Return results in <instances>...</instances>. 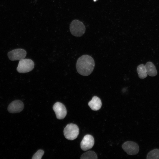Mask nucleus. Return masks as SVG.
I'll return each instance as SVG.
<instances>
[{
    "label": "nucleus",
    "instance_id": "nucleus-1",
    "mask_svg": "<svg viewBox=\"0 0 159 159\" xmlns=\"http://www.w3.org/2000/svg\"><path fill=\"white\" fill-rule=\"evenodd\" d=\"M95 66V61L90 56L84 55L79 57L76 64L78 72L82 76H87L93 72Z\"/></svg>",
    "mask_w": 159,
    "mask_h": 159
},
{
    "label": "nucleus",
    "instance_id": "nucleus-2",
    "mask_svg": "<svg viewBox=\"0 0 159 159\" xmlns=\"http://www.w3.org/2000/svg\"><path fill=\"white\" fill-rule=\"evenodd\" d=\"M69 29L72 34L77 37H81L85 31L84 24L81 21L77 19L72 21L70 25Z\"/></svg>",
    "mask_w": 159,
    "mask_h": 159
},
{
    "label": "nucleus",
    "instance_id": "nucleus-3",
    "mask_svg": "<svg viewBox=\"0 0 159 159\" xmlns=\"http://www.w3.org/2000/svg\"><path fill=\"white\" fill-rule=\"evenodd\" d=\"M64 134L68 140H73L77 138L79 132V128L76 124L70 123L67 124L64 130Z\"/></svg>",
    "mask_w": 159,
    "mask_h": 159
},
{
    "label": "nucleus",
    "instance_id": "nucleus-4",
    "mask_svg": "<svg viewBox=\"0 0 159 159\" xmlns=\"http://www.w3.org/2000/svg\"><path fill=\"white\" fill-rule=\"evenodd\" d=\"M33 61L29 59H23L19 60L16 70L19 73H24L31 71L34 68Z\"/></svg>",
    "mask_w": 159,
    "mask_h": 159
},
{
    "label": "nucleus",
    "instance_id": "nucleus-5",
    "mask_svg": "<svg viewBox=\"0 0 159 159\" xmlns=\"http://www.w3.org/2000/svg\"><path fill=\"white\" fill-rule=\"evenodd\" d=\"M122 148L127 154L134 155L138 153L139 151V147L135 142L127 141L122 145Z\"/></svg>",
    "mask_w": 159,
    "mask_h": 159
},
{
    "label": "nucleus",
    "instance_id": "nucleus-6",
    "mask_svg": "<svg viewBox=\"0 0 159 159\" xmlns=\"http://www.w3.org/2000/svg\"><path fill=\"white\" fill-rule=\"evenodd\" d=\"M26 54V51L22 49H14L7 54L9 59L12 61L20 60L24 58Z\"/></svg>",
    "mask_w": 159,
    "mask_h": 159
},
{
    "label": "nucleus",
    "instance_id": "nucleus-7",
    "mask_svg": "<svg viewBox=\"0 0 159 159\" xmlns=\"http://www.w3.org/2000/svg\"><path fill=\"white\" fill-rule=\"evenodd\" d=\"M57 118L59 119H62L66 116L67 111L65 106L62 103L57 102L53 107Z\"/></svg>",
    "mask_w": 159,
    "mask_h": 159
},
{
    "label": "nucleus",
    "instance_id": "nucleus-8",
    "mask_svg": "<svg viewBox=\"0 0 159 159\" xmlns=\"http://www.w3.org/2000/svg\"><path fill=\"white\" fill-rule=\"evenodd\" d=\"M24 105L20 100H16L13 101L9 105L7 110L11 113H18L21 112L23 109Z\"/></svg>",
    "mask_w": 159,
    "mask_h": 159
},
{
    "label": "nucleus",
    "instance_id": "nucleus-9",
    "mask_svg": "<svg viewBox=\"0 0 159 159\" xmlns=\"http://www.w3.org/2000/svg\"><path fill=\"white\" fill-rule=\"evenodd\" d=\"M93 137L90 135H87L83 138L80 143L81 149L86 151L92 148L94 144Z\"/></svg>",
    "mask_w": 159,
    "mask_h": 159
},
{
    "label": "nucleus",
    "instance_id": "nucleus-10",
    "mask_svg": "<svg viewBox=\"0 0 159 159\" xmlns=\"http://www.w3.org/2000/svg\"><path fill=\"white\" fill-rule=\"evenodd\" d=\"M88 105L91 109L94 111L100 110L102 105L100 99L96 96H94L88 103Z\"/></svg>",
    "mask_w": 159,
    "mask_h": 159
},
{
    "label": "nucleus",
    "instance_id": "nucleus-11",
    "mask_svg": "<svg viewBox=\"0 0 159 159\" xmlns=\"http://www.w3.org/2000/svg\"><path fill=\"white\" fill-rule=\"evenodd\" d=\"M145 66L148 74L152 77L157 75V72L155 67L152 62H147Z\"/></svg>",
    "mask_w": 159,
    "mask_h": 159
},
{
    "label": "nucleus",
    "instance_id": "nucleus-12",
    "mask_svg": "<svg viewBox=\"0 0 159 159\" xmlns=\"http://www.w3.org/2000/svg\"><path fill=\"white\" fill-rule=\"evenodd\" d=\"M139 77L141 79H144L147 76V74L145 66L143 64L139 65L137 69Z\"/></svg>",
    "mask_w": 159,
    "mask_h": 159
},
{
    "label": "nucleus",
    "instance_id": "nucleus-13",
    "mask_svg": "<svg viewBox=\"0 0 159 159\" xmlns=\"http://www.w3.org/2000/svg\"><path fill=\"white\" fill-rule=\"evenodd\" d=\"M81 159H97V156L95 153L93 151H89L82 154L81 156Z\"/></svg>",
    "mask_w": 159,
    "mask_h": 159
},
{
    "label": "nucleus",
    "instance_id": "nucleus-14",
    "mask_svg": "<svg viewBox=\"0 0 159 159\" xmlns=\"http://www.w3.org/2000/svg\"><path fill=\"white\" fill-rule=\"evenodd\" d=\"M147 159H159V149H155L150 151L148 154Z\"/></svg>",
    "mask_w": 159,
    "mask_h": 159
},
{
    "label": "nucleus",
    "instance_id": "nucleus-15",
    "mask_svg": "<svg viewBox=\"0 0 159 159\" xmlns=\"http://www.w3.org/2000/svg\"><path fill=\"white\" fill-rule=\"evenodd\" d=\"M44 153V151L42 150H38L33 155L32 159H41Z\"/></svg>",
    "mask_w": 159,
    "mask_h": 159
}]
</instances>
